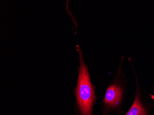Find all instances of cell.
Here are the masks:
<instances>
[{"instance_id": "cell-1", "label": "cell", "mask_w": 154, "mask_h": 115, "mask_svg": "<svg viewBox=\"0 0 154 115\" xmlns=\"http://www.w3.org/2000/svg\"><path fill=\"white\" fill-rule=\"evenodd\" d=\"M77 50L80 58V66L75 95L79 109L82 115H92V107L96 99L94 87L91 83L88 68L83 60L82 53L78 45Z\"/></svg>"}, {"instance_id": "cell-2", "label": "cell", "mask_w": 154, "mask_h": 115, "mask_svg": "<svg viewBox=\"0 0 154 115\" xmlns=\"http://www.w3.org/2000/svg\"><path fill=\"white\" fill-rule=\"evenodd\" d=\"M122 96V88L119 86L112 85L106 91L104 102L109 107H116L121 101Z\"/></svg>"}, {"instance_id": "cell-3", "label": "cell", "mask_w": 154, "mask_h": 115, "mask_svg": "<svg viewBox=\"0 0 154 115\" xmlns=\"http://www.w3.org/2000/svg\"><path fill=\"white\" fill-rule=\"evenodd\" d=\"M125 115H146L145 109L141 103L138 91L134 103Z\"/></svg>"}, {"instance_id": "cell-4", "label": "cell", "mask_w": 154, "mask_h": 115, "mask_svg": "<svg viewBox=\"0 0 154 115\" xmlns=\"http://www.w3.org/2000/svg\"><path fill=\"white\" fill-rule=\"evenodd\" d=\"M151 98H153V99H154V96L152 95H151Z\"/></svg>"}]
</instances>
